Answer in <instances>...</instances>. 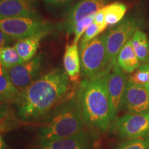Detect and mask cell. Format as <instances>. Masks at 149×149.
<instances>
[{
	"label": "cell",
	"mask_w": 149,
	"mask_h": 149,
	"mask_svg": "<svg viewBox=\"0 0 149 149\" xmlns=\"http://www.w3.org/2000/svg\"><path fill=\"white\" fill-rule=\"evenodd\" d=\"M149 77V62L146 64H141L140 66L135 70L130 77L128 78V80L133 81V83L145 86L148 81Z\"/></svg>",
	"instance_id": "23"
},
{
	"label": "cell",
	"mask_w": 149,
	"mask_h": 149,
	"mask_svg": "<svg viewBox=\"0 0 149 149\" xmlns=\"http://www.w3.org/2000/svg\"><path fill=\"white\" fill-rule=\"evenodd\" d=\"M64 67L70 81L76 82L79 79L81 61L77 44L66 46L64 56Z\"/></svg>",
	"instance_id": "15"
},
{
	"label": "cell",
	"mask_w": 149,
	"mask_h": 149,
	"mask_svg": "<svg viewBox=\"0 0 149 149\" xmlns=\"http://www.w3.org/2000/svg\"><path fill=\"white\" fill-rule=\"evenodd\" d=\"M0 29L14 40L39 34L47 35L52 26L37 17H19L0 19Z\"/></svg>",
	"instance_id": "5"
},
{
	"label": "cell",
	"mask_w": 149,
	"mask_h": 149,
	"mask_svg": "<svg viewBox=\"0 0 149 149\" xmlns=\"http://www.w3.org/2000/svg\"><path fill=\"white\" fill-rule=\"evenodd\" d=\"M96 13H97L91 15L86 17L84 18L83 19H81V21H79L77 24H76L73 30L74 37L72 44H77L78 42L79 41L81 37L84 35V33L86 30L87 29V28H88L91 24L94 22Z\"/></svg>",
	"instance_id": "22"
},
{
	"label": "cell",
	"mask_w": 149,
	"mask_h": 149,
	"mask_svg": "<svg viewBox=\"0 0 149 149\" xmlns=\"http://www.w3.org/2000/svg\"><path fill=\"white\" fill-rule=\"evenodd\" d=\"M107 0H81L74 6L68 15L64 27L68 34L73 33L74 28L79 21L98 12L106 6Z\"/></svg>",
	"instance_id": "12"
},
{
	"label": "cell",
	"mask_w": 149,
	"mask_h": 149,
	"mask_svg": "<svg viewBox=\"0 0 149 149\" xmlns=\"http://www.w3.org/2000/svg\"><path fill=\"white\" fill-rule=\"evenodd\" d=\"M13 41V39L11 38L10 36L6 34L0 29V48L8 46V44L12 43Z\"/></svg>",
	"instance_id": "27"
},
{
	"label": "cell",
	"mask_w": 149,
	"mask_h": 149,
	"mask_svg": "<svg viewBox=\"0 0 149 149\" xmlns=\"http://www.w3.org/2000/svg\"><path fill=\"white\" fill-rule=\"evenodd\" d=\"M117 64L124 72L132 73L137 70L141 64L136 55L132 45V38L130 39L119 52Z\"/></svg>",
	"instance_id": "16"
},
{
	"label": "cell",
	"mask_w": 149,
	"mask_h": 149,
	"mask_svg": "<svg viewBox=\"0 0 149 149\" xmlns=\"http://www.w3.org/2000/svg\"><path fill=\"white\" fill-rule=\"evenodd\" d=\"M21 120L4 103L0 104V133L9 131L20 126Z\"/></svg>",
	"instance_id": "19"
},
{
	"label": "cell",
	"mask_w": 149,
	"mask_h": 149,
	"mask_svg": "<svg viewBox=\"0 0 149 149\" xmlns=\"http://www.w3.org/2000/svg\"><path fill=\"white\" fill-rule=\"evenodd\" d=\"M105 19L108 26H113L120 22L126 12L124 3L115 2L104 7Z\"/></svg>",
	"instance_id": "20"
},
{
	"label": "cell",
	"mask_w": 149,
	"mask_h": 149,
	"mask_svg": "<svg viewBox=\"0 0 149 149\" xmlns=\"http://www.w3.org/2000/svg\"><path fill=\"white\" fill-rule=\"evenodd\" d=\"M132 45L141 64L149 62V39L146 34L137 30L132 37Z\"/></svg>",
	"instance_id": "18"
},
{
	"label": "cell",
	"mask_w": 149,
	"mask_h": 149,
	"mask_svg": "<svg viewBox=\"0 0 149 149\" xmlns=\"http://www.w3.org/2000/svg\"><path fill=\"white\" fill-rule=\"evenodd\" d=\"M46 3L52 6L66 5L71 2L72 0H43Z\"/></svg>",
	"instance_id": "28"
},
{
	"label": "cell",
	"mask_w": 149,
	"mask_h": 149,
	"mask_svg": "<svg viewBox=\"0 0 149 149\" xmlns=\"http://www.w3.org/2000/svg\"><path fill=\"white\" fill-rule=\"evenodd\" d=\"M41 68L42 58L40 55H37L26 62L6 68L12 83L22 93L37 79Z\"/></svg>",
	"instance_id": "9"
},
{
	"label": "cell",
	"mask_w": 149,
	"mask_h": 149,
	"mask_svg": "<svg viewBox=\"0 0 149 149\" xmlns=\"http://www.w3.org/2000/svg\"><path fill=\"white\" fill-rule=\"evenodd\" d=\"M79 56L81 72L85 79L103 77L111 70L105 35L96 37L79 49Z\"/></svg>",
	"instance_id": "4"
},
{
	"label": "cell",
	"mask_w": 149,
	"mask_h": 149,
	"mask_svg": "<svg viewBox=\"0 0 149 149\" xmlns=\"http://www.w3.org/2000/svg\"><path fill=\"white\" fill-rule=\"evenodd\" d=\"M123 108L131 113L149 112V92L145 86L128 79Z\"/></svg>",
	"instance_id": "10"
},
{
	"label": "cell",
	"mask_w": 149,
	"mask_h": 149,
	"mask_svg": "<svg viewBox=\"0 0 149 149\" xmlns=\"http://www.w3.org/2000/svg\"><path fill=\"white\" fill-rule=\"evenodd\" d=\"M1 1H3V0H0V2H1Z\"/></svg>",
	"instance_id": "31"
},
{
	"label": "cell",
	"mask_w": 149,
	"mask_h": 149,
	"mask_svg": "<svg viewBox=\"0 0 149 149\" xmlns=\"http://www.w3.org/2000/svg\"><path fill=\"white\" fill-rule=\"evenodd\" d=\"M0 62L5 68H9L22 64L21 57L14 46H4L0 48Z\"/></svg>",
	"instance_id": "21"
},
{
	"label": "cell",
	"mask_w": 149,
	"mask_h": 149,
	"mask_svg": "<svg viewBox=\"0 0 149 149\" xmlns=\"http://www.w3.org/2000/svg\"><path fill=\"white\" fill-rule=\"evenodd\" d=\"M70 90L66 72L55 69L37 78L22 93L17 105L18 117L23 122L44 118Z\"/></svg>",
	"instance_id": "1"
},
{
	"label": "cell",
	"mask_w": 149,
	"mask_h": 149,
	"mask_svg": "<svg viewBox=\"0 0 149 149\" xmlns=\"http://www.w3.org/2000/svg\"><path fill=\"white\" fill-rule=\"evenodd\" d=\"M102 32H103V31L98 26V25L95 22H94L91 24L84 33L82 39L80 42V49L83 48L86 44H88L89 42H91L93 39L97 37V35Z\"/></svg>",
	"instance_id": "25"
},
{
	"label": "cell",
	"mask_w": 149,
	"mask_h": 149,
	"mask_svg": "<svg viewBox=\"0 0 149 149\" xmlns=\"http://www.w3.org/2000/svg\"><path fill=\"white\" fill-rule=\"evenodd\" d=\"M37 0H3L0 2V19L37 17Z\"/></svg>",
	"instance_id": "13"
},
{
	"label": "cell",
	"mask_w": 149,
	"mask_h": 149,
	"mask_svg": "<svg viewBox=\"0 0 149 149\" xmlns=\"http://www.w3.org/2000/svg\"><path fill=\"white\" fill-rule=\"evenodd\" d=\"M0 149H7L6 144L5 141L3 139L1 135H0Z\"/></svg>",
	"instance_id": "29"
},
{
	"label": "cell",
	"mask_w": 149,
	"mask_h": 149,
	"mask_svg": "<svg viewBox=\"0 0 149 149\" xmlns=\"http://www.w3.org/2000/svg\"><path fill=\"white\" fill-rule=\"evenodd\" d=\"M145 87L147 88V90H148V91L149 92V77H148V81H147L146 84L145 85Z\"/></svg>",
	"instance_id": "30"
},
{
	"label": "cell",
	"mask_w": 149,
	"mask_h": 149,
	"mask_svg": "<svg viewBox=\"0 0 149 149\" xmlns=\"http://www.w3.org/2000/svg\"><path fill=\"white\" fill-rule=\"evenodd\" d=\"M112 133L120 139H149V112L127 113L112 123Z\"/></svg>",
	"instance_id": "6"
},
{
	"label": "cell",
	"mask_w": 149,
	"mask_h": 149,
	"mask_svg": "<svg viewBox=\"0 0 149 149\" xmlns=\"http://www.w3.org/2000/svg\"><path fill=\"white\" fill-rule=\"evenodd\" d=\"M95 22L97 24L98 26L101 29L102 31H104L107 27V24L105 19V13H104V8L97 12L95 17Z\"/></svg>",
	"instance_id": "26"
},
{
	"label": "cell",
	"mask_w": 149,
	"mask_h": 149,
	"mask_svg": "<svg viewBox=\"0 0 149 149\" xmlns=\"http://www.w3.org/2000/svg\"><path fill=\"white\" fill-rule=\"evenodd\" d=\"M46 35V34L36 35L19 40L16 42L14 47L24 62H26L34 58L41 40Z\"/></svg>",
	"instance_id": "17"
},
{
	"label": "cell",
	"mask_w": 149,
	"mask_h": 149,
	"mask_svg": "<svg viewBox=\"0 0 149 149\" xmlns=\"http://www.w3.org/2000/svg\"><path fill=\"white\" fill-rule=\"evenodd\" d=\"M77 96L59 103L45 117L37 132L39 141L64 138L83 131L85 127Z\"/></svg>",
	"instance_id": "3"
},
{
	"label": "cell",
	"mask_w": 149,
	"mask_h": 149,
	"mask_svg": "<svg viewBox=\"0 0 149 149\" xmlns=\"http://www.w3.org/2000/svg\"><path fill=\"white\" fill-rule=\"evenodd\" d=\"M93 137L83 131L64 138L39 141L34 149H91Z\"/></svg>",
	"instance_id": "11"
},
{
	"label": "cell",
	"mask_w": 149,
	"mask_h": 149,
	"mask_svg": "<svg viewBox=\"0 0 149 149\" xmlns=\"http://www.w3.org/2000/svg\"><path fill=\"white\" fill-rule=\"evenodd\" d=\"M107 75L82 80L77 93V102L85 124L91 129L100 132L107 130L113 123Z\"/></svg>",
	"instance_id": "2"
},
{
	"label": "cell",
	"mask_w": 149,
	"mask_h": 149,
	"mask_svg": "<svg viewBox=\"0 0 149 149\" xmlns=\"http://www.w3.org/2000/svg\"><path fill=\"white\" fill-rule=\"evenodd\" d=\"M21 95L22 93L11 81L6 68L0 62V102L17 104Z\"/></svg>",
	"instance_id": "14"
},
{
	"label": "cell",
	"mask_w": 149,
	"mask_h": 149,
	"mask_svg": "<svg viewBox=\"0 0 149 149\" xmlns=\"http://www.w3.org/2000/svg\"><path fill=\"white\" fill-rule=\"evenodd\" d=\"M138 30L137 22L133 18H127L105 34L106 47L111 68L117 65V57L124 44L132 38Z\"/></svg>",
	"instance_id": "7"
},
{
	"label": "cell",
	"mask_w": 149,
	"mask_h": 149,
	"mask_svg": "<svg viewBox=\"0 0 149 149\" xmlns=\"http://www.w3.org/2000/svg\"><path fill=\"white\" fill-rule=\"evenodd\" d=\"M127 81L125 73L117 64L111 68L107 75V86L113 122L116 120L119 112L124 106V93Z\"/></svg>",
	"instance_id": "8"
},
{
	"label": "cell",
	"mask_w": 149,
	"mask_h": 149,
	"mask_svg": "<svg viewBox=\"0 0 149 149\" xmlns=\"http://www.w3.org/2000/svg\"><path fill=\"white\" fill-rule=\"evenodd\" d=\"M117 149H149V139H132L125 140Z\"/></svg>",
	"instance_id": "24"
}]
</instances>
